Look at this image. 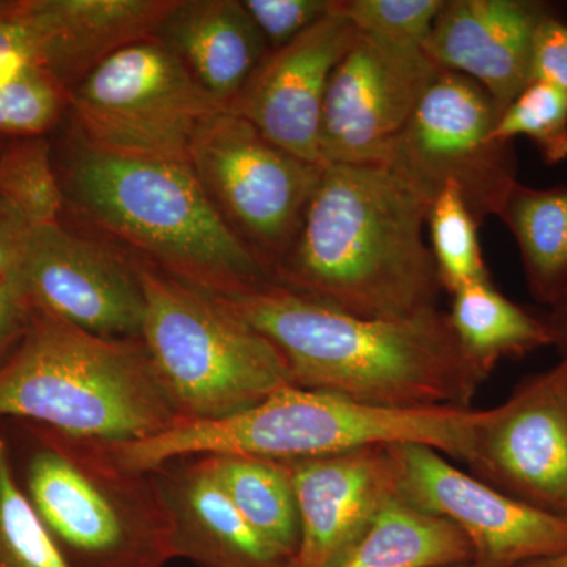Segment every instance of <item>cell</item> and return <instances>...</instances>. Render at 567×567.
<instances>
[{
  "label": "cell",
  "mask_w": 567,
  "mask_h": 567,
  "mask_svg": "<svg viewBox=\"0 0 567 567\" xmlns=\"http://www.w3.org/2000/svg\"><path fill=\"white\" fill-rule=\"evenodd\" d=\"M221 300L274 344L306 390L383 409H472L488 379L440 308L363 319L274 281Z\"/></svg>",
  "instance_id": "1"
},
{
  "label": "cell",
  "mask_w": 567,
  "mask_h": 567,
  "mask_svg": "<svg viewBox=\"0 0 567 567\" xmlns=\"http://www.w3.org/2000/svg\"><path fill=\"white\" fill-rule=\"evenodd\" d=\"M431 203L386 166L324 164L274 282L363 319L439 308L424 226Z\"/></svg>",
  "instance_id": "2"
},
{
  "label": "cell",
  "mask_w": 567,
  "mask_h": 567,
  "mask_svg": "<svg viewBox=\"0 0 567 567\" xmlns=\"http://www.w3.org/2000/svg\"><path fill=\"white\" fill-rule=\"evenodd\" d=\"M54 152L66 207L171 278L229 298L274 281L227 226L192 164L100 151L71 128Z\"/></svg>",
  "instance_id": "3"
},
{
  "label": "cell",
  "mask_w": 567,
  "mask_h": 567,
  "mask_svg": "<svg viewBox=\"0 0 567 567\" xmlns=\"http://www.w3.org/2000/svg\"><path fill=\"white\" fill-rule=\"evenodd\" d=\"M483 410H399L286 386L221 420H182L151 439L102 443L115 464L152 473L178 458L252 456L292 462L372 446L423 445L465 462Z\"/></svg>",
  "instance_id": "4"
},
{
  "label": "cell",
  "mask_w": 567,
  "mask_h": 567,
  "mask_svg": "<svg viewBox=\"0 0 567 567\" xmlns=\"http://www.w3.org/2000/svg\"><path fill=\"white\" fill-rule=\"evenodd\" d=\"M9 421L114 445L162 434L182 416L141 338H102L31 306L0 364V423Z\"/></svg>",
  "instance_id": "5"
},
{
  "label": "cell",
  "mask_w": 567,
  "mask_h": 567,
  "mask_svg": "<svg viewBox=\"0 0 567 567\" xmlns=\"http://www.w3.org/2000/svg\"><path fill=\"white\" fill-rule=\"evenodd\" d=\"M14 468L70 567H166L173 524L155 473L115 464L100 443L18 423Z\"/></svg>",
  "instance_id": "6"
},
{
  "label": "cell",
  "mask_w": 567,
  "mask_h": 567,
  "mask_svg": "<svg viewBox=\"0 0 567 567\" xmlns=\"http://www.w3.org/2000/svg\"><path fill=\"white\" fill-rule=\"evenodd\" d=\"M141 339L182 420H221L292 386L281 354L221 298L141 262Z\"/></svg>",
  "instance_id": "7"
},
{
  "label": "cell",
  "mask_w": 567,
  "mask_h": 567,
  "mask_svg": "<svg viewBox=\"0 0 567 567\" xmlns=\"http://www.w3.org/2000/svg\"><path fill=\"white\" fill-rule=\"evenodd\" d=\"M226 110L158 39L115 52L70 92L73 128L93 147L189 163L205 122Z\"/></svg>",
  "instance_id": "8"
},
{
  "label": "cell",
  "mask_w": 567,
  "mask_h": 567,
  "mask_svg": "<svg viewBox=\"0 0 567 567\" xmlns=\"http://www.w3.org/2000/svg\"><path fill=\"white\" fill-rule=\"evenodd\" d=\"M189 164L224 221L274 279L297 238L324 164L284 151L229 110L204 123Z\"/></svg>",
  "instance_id": "9"
},
{
  "label": "cell",
  "mask_w": 567,
  "mask_h": 567,
  "mask_svg": "<svg viewBox=\"0 0 567 567\" xmlns=\"http://www.w3.org/2000/svg\"><path fill=\"white\" fill-rule=\"evenodd\" d=\"M498 117L480 84L440 70L383 166L429 203L445 186H456L477 223L498 218L518 183L514 142L494 136Z\"/></svg>",
  "instance_id": "10"
},
{
  "label": "cell",
  "mask_w": 567,
  "mask_h": 567,
  "mask_svg": "<svg viewBox=\"0 0 567 567\" xmlns=\"http://www.w3.org/2000/svg\"><path fill=\"white\" fill-rule=\"evenodd\" d=\"M440 70L424 48L358 32L328 84L322 163L383 166Z\"/></svg>",
  "instance_id": "11"
},
{
  "label": "cell",
  "mask_w": 567,
  "mask_h": 567,
  "mask_svg": "<svg viewBox=\"0 0 567 567\" xmlns=\"http://www.w3.org/2000/svg\"><path fill=\"white\" fill-rule=\"evenodd\" d=\"M464 464L503 494L567 520V365L522 380L483 410Z\"/></svg>",
  "instance_id": "12"
},
{
  "label": "cell",
  "mask_w": 567,
  "mask_h": 567,
  "mask_svg": "<svg viewBox=\"0 0 567 567\" xmlns=\"http://www.w3.org/2000/svg\"><path fill=\"white\" fill-rule=\"evenodd\" d=\"M9 276L32 308L102 338H141V260L118 249L71 233L62 223L32 227Z\"/></svg>",
  "instance_id": "13"
},
{
  "label": "cell",
  "mask_w": 567,
  "mask_h": 567,
  "mask_svg": "<svg viewBox=\"0 0 567 567\" xmlns=\"http://www.w3.org/2000/svg\"><path fill=\"white\" fill-rule=\"evenodd\" d=\"M399 498L453 524L477 567H518L567 551V520L524 505L423 445H391Z\"/></svg>",
  "instance_id": "14"
},
{
  "label": "cell",
  "mask_w": 567,
  "mask_h": 567,
  "mask_svg": "<svg viewBox=\"0 0 567 567\" xmlns=\"http://www.w3.org/2000/svg\"><path fill=\"white\" fill-rule=\"evenodd\" d=\"M358 31L336 13L267 58L227 107L268 141L305 162L320 159V126L331 74L352 48Z\"/></svg>",
  "instance_id": "15"
},
{
  "label": "cell",
  "mask_w": 567,
  "mask_h": 567,
  "mask_svg": "<svg viewBox=\"0 0 567 567\" xmlns=\"http://www.w3.org/2000/svg\"><path fill=\"white\" fill-rule=\"evenodd\" d=\"M292 475L300 546L293 567H330L388 502L399 496L390 446L287 462Z\"/></svg>",
  "instance_id": "16"
},
{
  "label": "cell",
  "mask_w": 567,
  "mask_h": 567,
  "mask_svg": "<svg viewBox=\"0 0 567 567\" xmlns=\"http://www.w3.org/2000/svg\"><path fill=\"white\" fill-rule=\"evenodd\" d=\"M554 17L540 0H445L423 48L439 69L480 84L502 115L533 81L537 29Z\"/></svg>",
  "instance_id": "17"
},
{
  "label": "cell",
  "mask_w": 567,
  "mask_h": 567,
  "mask_svg": "<svg viewBox=\"0 0 567 567\" xmlns=\"http://www.w3.org/2000/svg\"><path fill=\"white\" fill-rule=\"evenodd\" d=\"M174 0H18L32 61L73 91L96 66L153 39Z\"/></svg>",
  "instance_id": "18"
},
{
  "label": "cell",
  "mask_w": 567,
  "mask_h": 567,
  "mask_svg": "<svg viewBox=\"0 0 567 567\" xmlns=\"http://www.w3.org/2000/svg\"><path fill=\"white\" fill-rule=\"evenodd\" d=\"M153 473L169 511L175 559L196 567H293L238 513L207 457L178 458Z\"/></svg>",
  "instance_id": "19"
},
{
  "label": "cell",
  "mask_w": 567,
  "mask_h": 567,
  "mask_svg": "<svg viewBox=\"0 0 567 567\" xmlns=\"http://www.w3.org/2000/svg\"><path fill=\"white\" fill-rule=\"evenodd\" d=\"M155 39L226 110L270 52L240 0H174Z\"/></svg>",
  "instance_id": "20"
},
{
  "label": "cell",
  "mask_w": 567,
  "mask_h": 567,
  "mask_svg": "<svg viewBox=\"0 0 567 567\" xmlns=\"http://www.w3.org/2000/svg\"><path fill=\"white\" fill-rule=\"evenodd\" d=\"M473 561L453 524L395 498L330 567H443Z\"/></svg>",
  "instance_id": "21"
},
{
  "label": "cell",
  "mask_w": 567,
  "mask_h": 567,
  "mask_svg": "<svg viewBox=\"0 0 567 567\" xmlns=\"http://www.w3.org/2000/svg\"><path fill=\"white\" fill-rule=\"evenodd\" d=\"M447 317L466 357L488 377L503 360L554 346L546 317L540 319L511 301L492 279L454 293Z\"/></svg>",
  "instance_id": "22"
},
{
  "label": "cell",
  "mask_w": 567,
  "mask_h": 567,
  "mask_svg": "<svg viewBox=\"0 0 567 567\" xmlns=\"http://www.w3.org/2000/svg\"><path fill=\"white\" fill-rule=\"evenodd\" d=\"M520 252L532 297L551 308L567 290V186H514L498 216Z\"/></svg>",
  "instance_id": "23"
},
{
  "label": "cell",
  "mask_w": 567,
  "mask_h": 567,
  "mask_svg": "<svg viewBox=\"0 0 567 567\" xmlns=\"http://www.w3.org/2000/svg\"><path fill=\"white\" fill-rule=\"evenodd\" d=\"M205 457L246 522L295 559L300 546V518L287 462L235 454Z\"/></svg>",
  "instance_id": "24"
},
{
  "label": "cell",
  "mask_w": 567,
  "mask_h": 567,
  "mask_svg": "<svg viewBox=\"0 0 567 567\" xmlns=\"http://www.w3.org/2000/svg\"><path fill=\"white\" fill-rule=\"evenodd\" d=\"M0 200L31 227L62 223L65 194L47 136L6 142L0 152Z\"/></svg>",
  "instance_id": "25"
},
{
  "label": "cell",
  "mask_w": 567,
  "mask_h": 567,
  "mask_svg": "<svg viewBox=\"0 0 567 567\" xmlns=\"http://www.w3.org/2000/svg\"><path fill=\"white\" fill-rule=\"evenodd\" d=\"M425 224L429 248L443 290L454 295L466 286L492 279L477 234L481 224L456 186H445L436 194Z\"/></svg>",
  "instance_id": "26"
},
{
  "label": "cell",
  "mask_w": 567,
  "mask_h": 567,
  "mask_svg": "<svg viewBox=\"0 0 567 567\" xmlns=\"http://www.w3.org/2000/svg\"><path fill=\"white\" fill-rule=\"evenodd\" d=\"M70 93L29 58L0 63V136H47L69 112Z\"/></svg>",
  "instance_id": "27"
},
{
  "label": "cell",
  "mask_w": 567,
  "mask_h": 567,
  "mask_svg": "<svg viewBox=\"0 0 567 567\" xmlns=\"http://www.w3.org/2000/svg\"><path fill=\"white\" fill-rule=\"evenodd\" d=\"M0 567H70L25 495L0 423Z\"/></svg>",
  "instance_id": "28"
},
{
  "label": "cell",
  "mask_w": 567,
  "mask_h": 567,
  "mask_svg": "<svg viewBox=\"0 0 567 567\" xmlns=\"http://www.w3.org/2000/svg\"><path fill=\"white\" fill-rule=\"evenodd\" d=\"M495 140L527 137L543 162L557 166L567 159V91L546 81H532L496 121Z\"/></svg>",
  "instance_id": "29"
},
{
  "label": "cell",
  "mask_w": 567,
  "mask_h": 567,
  "mask_svg": "<svg viewBox=\"0 0 567 567\" xmlns=\"http://www.w3.org/2000/svg\"><path fill=\"white\" fill-rule=\"evenodd\" d=\"M445 0H333L336 13L375 39L424 47Z\"/></svg>",
  "instance_id": "30"
},
{
  "label": "cell",
  "mask_w": 567,
  "mask_h": 567,
  "mask_svg": "<svg viewBox=\"0 0 567 567\" xmlns=\"http://www.w3.org/2000/svg\"><path fill=\"white\" fill-rule=\"evenodd\" d=\"M333 0H245L270 51L286 47L331 13Z\"/></svg>",
  "instance_id": "31"
},
{
  "label": "cell",
  "mask_w": 567,
  "mask_h": 567,
  "mask_svg": "<svg viewBox=\"0 0 567 567\" xmlns=\"http://www.w3.org/2000/svg\"><path fill=\"white\" fill-rule=\"evenodd\" d=\"M532 76L567 91V22L561 18H548L537 29Z\"/></svg>",
  "instance_id": "32"
},
{
  "label": "cell",
  "mask_w": 567,
  "mask_h": 567,
  "mask_svg": "<svg viewBox=\"0 0 567 567\" xmlns=\"http://www.w3.org/2000/svg\"><path fill=\"white\" fill-rule=\"evenodd\" d=\"M31 305L10 276L0 281V364L20 344L28 328Z\"/></svg>",
  "instance_id": "33"
},
{
  "label": "cell",
  "mask_w": 567,
  "mask_h": 567,
  "mask_svg": "<svg viewBox=\"0 0 567 567\" xmlns=\"http://www.w3.org/2000/svg\"><path fill=\"white\" fill-rule=\"evenodd\" d=\"M31 229L10 205L0 200V281L20 262Z\"/></svg>",
  "instance_id": "34"
},
{
  "label": "cell",
  "mask_w": 567,
  "mask_h": 567,
  "mask_svg": "<svg viewBox=\"0 0 567 567\" xmlns=\"http://www.w3.org/2000/svg\"><path fill=\"white\" fill-rule=\"evenodd\" d=\"M13 58L32 59L28 32L18 20L17 10L11 17L0 20V63Z\"/></svg>",
  "instance_id": "35"
},
{
  "label": "cell",
  "mask_w": 567,
  "mask_h": 567,
  "mask_svg": "<svg viewBox=\"0 0 567 567\" xmlns=\"http://www.w3.org/2000/svg\"><path fill=\"white\" fill-rule=\"evenodd\" d=\"M546 322L554 341L551 347L558 350L559 357H565L567 354V290L557 303L548 308Z\"/></svg>",
  "instance_id": "36"
},
{
  "label": "cell",
  "mask_w": 567,
  "mask_h": 567,
  "mask_svg": "<svg viewBox=\"0 0 567 567\" xmlns=\"http://www.w3.org/2000/svg\"><path fill=\"white\" fill-rule=\"evenodd\" d=\"M518 567H567V551H565V554L555 555V557L536 559V561L527 563V565Z\"/></svg>",
  "instance_id": "37"
},
{
  "label": "cell",
  "mask_w": 567,
  "mask_h": 567,
  "mask_svg": "<svg viewBox=\"0 0 567 567\" xmlns=\"http://www.w3.org/2000/svg\"><path fill=\"white\" fill-rule=\"evenodd\" d=\"M18 0H0V20L9 18L17 10Z\"/></svg>",
  "instance_id": "38"
},
{
  "label": "cell",
  "mask_w": 567,
  "mask_h": 567,
  "mask_svg": "<svg viewBox=\"0 0 567 567\" xmlns=\"http://www.w3.org/2000/svg\"><path fill=\"white\" fill-rule=\"evenodd\" d=\"M443 567H477L475 563H461V565H451V566H443Z\"/></svg>",
  "instance_id": "39"
},
{
  "label": "cell",
  "mask_w": 567,
  "mask_h": 567,
  "mask_svg": "<svg viewBox=\"0 0 567 567\" xmlns=\"http://www.w3.org/2000/svg\"><path fill=\"white\" fill-rule=\"evenodd\" d=\"M7 141H9L7 137L0 136V152H2L3 145H6Z\"/></svg>",
  "instance_id": "40"
},
{
  "label": "cell",
  "mask_w": 567,
  "mask_h": 567,
  "mask_svg": "<svg viewBox=\"0 0 567 567\" xmlns=\"http://www.w3.org/2000/svg\"><path fill=\"white\" fill-rule=\"evenodd\" d=\"M561 360L565 361V363L567 365V354H565V357H561Z\"/></svg>",
  "instance_id": "41"
}]
</instances>
